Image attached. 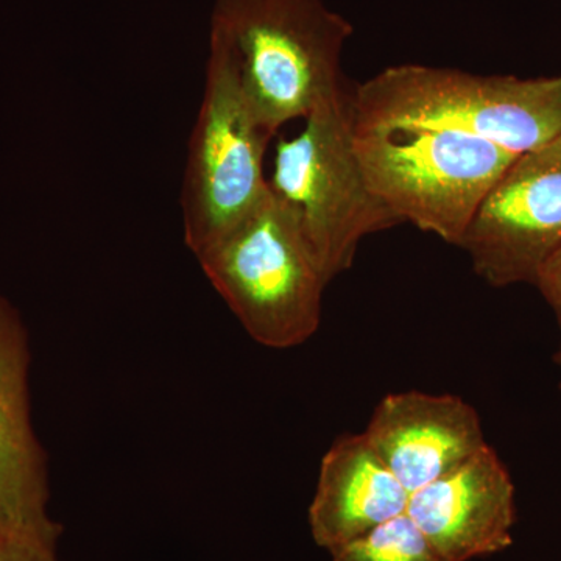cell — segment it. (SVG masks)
I'll return each mask as SVG.
<instances>
[{"label": "cell", "instance_id": "7a4b0ae2", "mask_svg": "<svg viewBox=\"0 0 561 561\" xmlns=\"http://www.w3.org/2000/svg\"><path fill=\"white\" fill-rule=\"evenodd\" d=\"M353 110L357 128L465 133L523 154L561 135V76L518 79L390 66L354 88Z\"/></svg>", "mask_w": 561, "mask_h": 561}, {"label": "cell", "instance_id": "8fae6325", "mask_svg": "<svg viewBox=\"0 0 561 561\" xmlns=\"http://www.w3.org/2000/svg\"><path fill=\"white\" fill-rule=\"evenodd\" d=\"M409 500L411 493L376 454L364 432L342 435L321 459L309 505L313 541L324 551H337L405 513Z\"/></svg>", "mask_w": 561, "mask_h": 561}, {"label": "cell", "instance_id": "7c38bea8", "mask_svg": "<svg viewBox=\"0 0 561 561\" xmlns=\"http://www.w3.org/2000/svg\"><path fill=\"white\" fill-rule=\"evenodd\" d=\"M332 561H445L408 513L331 552Z\"/></svg>", "mask_w": 561, "mask_h": 561}, {"label": "cell", "instance_id": "52a82bcc", "mask_svg": "<svg viewBox=\"0 0 561 561\" xmlns=\"http://www.w3.org/2000/svg\"><path fill=\"white\" fill-rule=\"evenodd\" d=\"M561 247V135L519 154L465 231L459 249L491 287L534 286Z\"/></svg>", "mask_w": 561, "mask_h": 561}, {"label": "cell", "instance_id": "5b68a950", "mask_svg": "<svg viewBox=\"0 0 561 561\" xmlns=\"http://www.w3.org/2000/svg\"><path fill=\"white\" fill-rule=\"evenodd\" d=\"M368 184L402 224L459 247L476 210L519 154L465 133L357 128Z\"/></svg>", "mask_w": 561, "mask_h": 561}, {"label": "cell", "instance_id": "6da1fadb", "mask_svg": "<svg viewBox=\"0 0 561 561\" xmlns=\"http://www.w3.org/2000/svg\"><path fill=\"white\" fill-rule=\"evenodd\" d=\"M353 24L323 0H216L209 35L230 51L243 94L272 136L337 98Z\"/></svg>", "mask_w": 561, "mask_h": 561}, {"label": "cell", "instance_id": "5bb4252c", "mask_svg": "<svg viewBox=\"0 0 561 561\" xmlns=\"http://www.w3.org/2000/svg\"><path fill=\"white\" fill-rule=\"evenodd\" d=\"M534 286L538 287L551 306L561 331V247L542 264Z\"/></svg>", "mask_w": 561, "mask_h": 561}, {"label": "cell", "instance_id": "9a60e30c", "mask_svg": "<svg viewBox=\"0 0 561 561\" xmlns=\"http://www.w3.org/2000/svg\"><path fill=\"white\" fill-rule=\"evenodd\" d=\"M556 364H557V367H559L560 376H561V343H560V348H559V351H557V354H556ZM560 391H561V379H560Z\"/></svg>", "mask_w": 561, "mask_h": 561}, {"label": "cell", "instance_id": "8992f818", "mask_svg": "<svg viewBox=\"0 0 561 561\" xmlns=\"http://www.w3.org/2000/svg\"><path fill=\"white\" fill-rule=\"evenodd\" d=\"M273 136L243 94L230 51L209 35L205 92L187 146L181 187L184 243L194 256L264 201V157Z\"/></svg>", "mask_w": 561, "mask_h": 561}, {"label": "cell", "instance_id": "3957f363", "mask_svg": "<svg viewBox=\"0 0 561 561\" xmlns=\"http://www.w3.org/2000/svg\"><path fill=\"white\" fill-rule=\"evenodd\" d=\"M195 257L247 334L265 348H295L319 331L330 280L297 214L272 190Z\"/></svg>", "mask_w": 561, "mask_h": 561}, {"label": "cell", "instance_id": "4fadbf2b", "mask_svg": "<svg viewBox=\"0 0 561 561\" xmlns=\"http://www.w3.org/2000/svg\"><path fill=\"white\" fill-rule=\"evenodd\" d=\"M0 561H61L57 546L31 540V538L2 537L0 535Z\"/></svg>", "mask_w": 561, "mask_h": 561}, {"label": "cell", "instance_id": "ba28073f", "mask_svg": "<svg viewBox=\"0 0 561 561\" xmlns=\"http://www.w3.org/2000/svg\"><path fill=\"white\" fill-rule=\"evenodd\" d=\"M31 339L21 312L0 295V535L57 546L46 449L33 426Z\"/></svg>", "mask_w": 561, "mask_h": 561}, {"label": "cell", "instance_id": "277c9868", "mask_svg": "<svg viewBox=\"0 0 561 561\" xmlns=\"http://www.w3.org/2000/svg\"><path fill=\"white\" fill-rule=\"evenodd\" d=\"M276 144L268 184L289 203L327 279L353 267L360 242L402 220L371 190L354 149L353 91L345 88Z\"/></svg>", "mask_w": 561, "mask_h": 561}, {"label": "cell", "instance_id": "9c48e42d", "mask_svg": "<svg viewBox=\"0 0 561 561\" xmlns=\"http://www.w3.org/2000/svg\"><path fill=\"white\" fill-rule=\"evenodd\" d=\"M405 513L443 560L482 559L513 545L515 483L486 445L448 474L413 491Z\"/></svg>", "mask_w": 561, "mask_h": 561}, {"label": "cell", "instance_id": "30bf717a", "mask_svg": "<svg viewBox=\"0 0 561 561\" xmlns=\"http://www.w3.org/2000/svg\"><path fill=\"white\" fill-rule=\"evenodd\" d=\"M364 435L411 494L489 445L481 416L470 402L419 390L383 397Z\"/></svg>", "mask_w": 561, "mask_h": 561}]
</instances>
